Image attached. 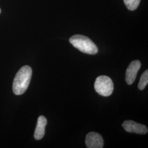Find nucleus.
I'll return each mask as SVG.
<instances>
[{
  "label": "nucleus",
  "instance_id": "f257e3e1",
  "mask_svg": "<svg viewBox=\"0 0 148 148\" xmlns=\"http://www.w3.org/2000/svg\"><path fill=\"white\" fill-rule=\"evenodd\" d=\"M32 77V69L25 65L21 67L16 74L13 83V92L16 95H21L27 90Z\"/></svg>",
  "mask_w": 148,
  "mask_h": 148
},
{
  "label": "nucleus",
  "instance_id": "f03ea898",
  "mask_svg": "<svg viewBox=\"0 0 148 148\" xmlns=\"http://www.w3.org/2000/svg\"><path fill=\"white\" fill-rule=\"evenodd\" d=\"M70 42L81 52L89 54H95L98 53V49L88 37L81 35H75L70 38Z\"/></svg>",
  "mask_w": 148,
  "mask_h": 148
},
{
  "label": "nucleus",
  "instance_id": "7ed1b4c3",
  "mask_svg": "<svg viewBox=\"0 0 148 148\" xmlns=\"http://www.w3.org/2000/svg\"><path fill=\"white\" fill-rule=\"evenodd\" d=\"M95 88L99 95L104 97H108L111 95L113 92L114 84L109 77L101 75L96 79Z\"/></svg>",
  "mask_w": 148,
  "mask_h": 148
},
{
  "label": "nucleus",
  "instance_id": "20e7f679",
  "mask_svg": "<svg viewBox=\"0 0 148 148\" xmlns=\"http://www.w3.org/2000/svg\"><path fill=\"white\" fill-rule=\"evenodd\" d=\"M86 145L88 148H102L104 140L100 134L92 132L88 133L86 137Z\"/></svg>",
  "mask_w": 148,
  "mask_h": 148
},
{
  "label": "nucleus",
  "instance_id": "39448f33",
  "mask_svg": "<svg viewBox=\"0 0 148 148\" xmlns=\"http://www.w3.org/2000/svg\"><path fill=\"white\" fill-rule=\"evenodd\" d=\"M140 67L141 63L138 60L133 61L128 65L126 72V81L128 85H132L134 82Z\"/></svg>",
  "mask_w": 148,
  "mask_h": 148
},
{
  "label": "nucleus",
  "instance_id": "423d86ee",
  "mask_svg": "<svg viewBox=\"0 0 148 148\" xmlns=\"http://www.w3.org/2000/svg\"><path fill=\"white\" fill-rule=\"evenodd\" d=\"M122 127L128 132L135 133L139 134H145L148 133V128L145 126L131 120L124 121Z\"/></svg>",
  "mask_w": 148,
  "mask_h": 148
},
{
  "label": "nucleus",
  "instance_id": "0eeeda50",
  "mask_svg": "<svg viewBox=\"0 0 148 148\" xmlns=\"http://www.w3.org/2000/svg\"><path fill=\"white\" fill-rule=\"evenodd\" d=\"M47 119L43 116L38 117L37 120V126L36 127L34 138L36 140H41L44 137L45 133V127L47 125Z\"/></svg>",
  "mask_w": 148,
  "mask_h": 148
},
{
  "label": "nucleus",
  "instance_id": "6e6552de",
  "mask_svg": "<svg viewBox=\"0 0 148 148\" xmlns=\"http://www.w3.org/2000/svg\"><path fill=\"white\" fill-rule=\"evenodd\" d=\"M148 70H146L143 74L142 75L140 80L138 84V88L140 90H143L147 85H148Z\"/></svg>",
  "mask_w": 148,
  "mask_h": 148
},
{
  "label": "nucleus",
  "instance_id": "1a4fd4ad",
  "mask_svg": "<svg viewBox=\"0 0 148 148\" xmlns=\"http://www.w3.org/2000/svg\"><path fill=\"white\" fill-rule=\"evenodd\" d=\"M127 8L130 11H134L137 8L140 0H123Z\"/></svg>",
  "mask_w": 148,
  "mask_h": 148
},
{
  "label": "nucleus",
  "instance_id": "9d476101",
  "mask_svg": "<svg viewBox=\"0 0 148 148\" xmlns=\"http://www.w3.org/2000/svg\"><path fill=\"white\" fill-rule=\"evenodd\" d=\"M1 9H0V13H1Z\"/></svg>",
  "mask_w": 148,
  "mask_h": 148
}]
</instances>
